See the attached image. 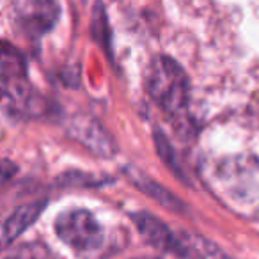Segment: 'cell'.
I'll use <instances>...</instances> for the list:
<instances>
[{"label":"cell","instance_id":"52a82bcc","mask_svg":"<svg viewBox=\"0 0 259 259\" xmlns=\"http://www.w3.org/2000/svg\"><path fill=\"white\" fill-rule=\"evenodd\" d=\"M181 257L185 259H229L219 247L192 233H181Z\"/></svg>","mask_w":259,"mask_h":259},{"label":"cell","instance_id":"7a4b0ae2","mask_svg":"<svg viewBox=\"0 0 259 259\" xmlns=\"http://www.w3.org/2000/svg\"><path fill=\"white\" fill-rule=\"evenodd\" d=\"M55 233L68 247L78 252L94 250L103 241V229L87 209H69L55 220Z\"/></svg>","mask_w":259,"mask_h":259},{"label":"cell","instance_id":"8992f818","mask_svg":"<svg viewBox=\"0 0 259 259\" xmlns=\"http://www.w3.org/2000/svg\"><path fill=\"white\" fill-rule=\"evenodd\" d=\"M69 134L82 142L85 148L101 156H110L114 153V142L96 121L87 117H76L69 126Z\"/></svg>","mask_w":259,"mask_h":259},{"label":"cell","instance_id":"30bf717a","mask_svg":"<svg viewBox=\"0 0 259 259\" xmlns=\"http://www.w3.org/2000/svg\"><path fill=\"white\" fill-rule=\"evenodd\" d=\"M2 259H52V254L45 245L27 243L13 248V252H9Z\"/></svg>","mask_w":259,"mask_h":259},{"label":"cell","instance_id":"9c48e42d","mask_svg":"<svg viewBox=\"0 0 259 259\" xmlns=\"http://www.w3.org/2000/svg\"><path fill=\"white\" fill-rule=\"evenodd\" d=\"M130 178H132V181L137 185L139 190H142L144 194L155 197V201H158L162 206L172 209V211H181V209H183V206H181L180 199H178L176 195H172L170 192H167L162 185L155 183V181H151L149 178H146L142 172H139V170H132V172H130Z\"/></svg>","mask_w":259,"mask_h":259},{"label":"cell","instance_id":"277c9868","mask_svg":"<svg viewBox=\"0 0 259 259\" xmlns=\"http://www.w3.org/2000/svg\"><path fill=\"white\" fill-rule=\"evenodd\" d=\"M134 222L137 226L139 233L153 245V247L160 248L163 252H170L181 257V241L180 234H174L162 220H158L156 217L149 215V213H135Z\"/></svg>","mask_w":259,"mask_h":259},{"label":"cell","instance_id":"3957f363","mask_svg":"<svg viewBox=\"0 0 259 259\" xmlns=\"http://www.w3.org/2000/svg\"><path fill=\"white\" fill-rule=\"evenodd\" d=\"M59 18V0H20L18 20L25 32L43 36L50 32Z\"/></svg>","mask_w":259,"mask_h":259},{"label":"cell","instance_id":"4fadbf2b","mask_svg":"<svg viewBox=\"0 0 259 259\" xmlns=\"http://www.w3.org/2000/svg\"><path fill=\"white\" fill-rule=\"evenodd\" d=\"M135 259H156V257H135Z\"/></svg>","mask_w":259,"mask_h":259},{"label":"cell","instance_id":"8fae6325","mask_svg":"<svg viewBox=\"0 0 259 259\" xmlns=\"http://www.w3.org/2000/svg\"><path fill=\"white\" fill-rule=\"evenodd\" d=\"M156 144H158V153H160V156L163 158V162H165L169 167H172L174 170H180V169H178V165H176V156H174L172 148H170V144L167 142V139L163 137L160 132H156Z\"/></svg>","mask_w":259,"mask_h":259},{"label":"cell","instance_id":"6da1fadb","mask_svg":"<svg viewBox=\"0 0 259 259\" xmlns=\"http://www.w3.org/2000/svg\"><path fill=\"white\" fill-rule=\"evenodd\" d=\"M148 91L162 110L170 115H181L188 105V76L185 69L170 57L153 61L148 73Z\"/></svg>","mask_w":259,"mask_h":259},{"label":"cell","instance_id":"5b68a950","mask_svg":"<svg viewBox=\"0 0 259 259\" xmlns=\"http://www.w3.org/2000/svg\"><path fill=\"white\" fill-rule=\"evenodd\" d=\"M45 206H47V201H34L29 204H23L16 208L4 222L0 224V250L15 243L23 234V231L36 222Z\"/></svg>","mask_w":259,"mask_h":259},{"label":"cell","instance_id":"7c38bea8","mask_svg":"<svg viewBox=\"0 0 259 259\" xmlns=\"http://www.w3.org/2000/svg\"><path fill=\"white\" fill-rule=\"evenodd\" d=\"M16 174V165L9 160H2L0 162V187L4 183H8L13 176Z\"/></svg>","mask_w":259,"mask_h":259},{"label":"cell","instance_id":"ba28073f","mask_svg":"<svg viewBox=\"0 0 259 259\" xmlns=\"http://www.w3.org/2000/svg\"><path fill=\"white\" fill-rule=\"evenodd\" d=\"M27 73L25 57L18 48L9 45L8 41H0V75L8 80H22Z\"/></svg>","mask_w":259,"mask_h":259}]
</instances>
